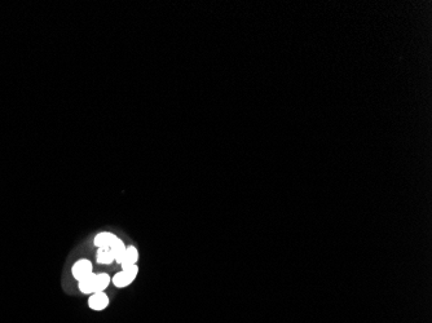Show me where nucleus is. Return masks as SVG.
Returning a JSON list of instances; mask_svg holds the SVG:
<instances>
[{"instance_id": "f257e3e1", "label": "nucleus", "mask_w": 432, "mask_h": 323, "mask_svg": "<svg viewBox=\"0 0 432 323\" xmlns=\"http://www.w3.org/2000/svg\"><path fill=\"white\" fill-rule=\"evenodd\" d=\"M137 273H139L137 265H132V267H128L126 269H122V270L118 271L117 274L112 278V283L115 287H118V288L127 287V286H130L133 282V279L136 278Z\"/></svg>"}, {"instance_id": "f03ea898", "label": "nucleus", "mask_w": 432, "mask_h": 323, "mask_svg": "<svg viewBox=\"0 0 432 323\" xmlns=\"http://www.w3.org/2000/svg\"><path fill=\"white\" fill-rule=\"evenodd\" d=\"M94 273V269H92V263L90 260L82 259L78 260L74 265L72 267V274L73 277L76 279V281H82L86 277L91 275Z\"/></svg>"}, {"instance_id": "7ed1b4c3", "label": "nucleus", "mask_w": 432, "mask_h": 323, "mask_svg": "<svg viewBox=\"0 0 432 323\" xmlns=\"http://www.w3.org/2000/svg\"><path fill=\"white\" fill-rule=\"evenodd\" d=\"M108 305H109V297L104 292L92 293L90 299H88V306L92 310H96V312L104 310V309L108 308Z\"/></svg>"}, {"instance_id": "20e7f679", "label": "nucleus", "mask_w": 432, "mask_h": 323, "mask_svg": "<svg viewBox=\"0 0 432 323\" xmlns=\"http://www.w3.org/2000/svg\"><path fill=\"white\" fill-rule=\"evenodd\" d=\"M117 235L113 233H109V232H101L98 233L94 239V243L96 247L98 248H110L113 242L117 239Z\"/></svg>"}, {"instance_id": "39448f33", "label": "nucleus", "mask_w": 432, "mask_h": 323, "mask_svg": "<svg viewBox=\"0 0 432 323\" xmlns=\"http://www.w3.org/2000/svg\"><path fill=\"white\" fill-rule=\"evenodd\" d=\"M137 259H139V252L136 250V247L133 246H130V247L126 248V252H124V256L122 261H120V265H122V269H126L128 267H132V265H136L137 263Z\"/></svg>"}, {"instance_id": "423d86ee", "label": "nucleus", "mask_w": 432, "mask_h": 323, "mask_svg": "<svg viewBox=\"0 0 432 323\" xmlns=\"http://www.w3.org/2000/svg\"><path fill=\"white\" fill-rule=\"evenodd\" d=\"M94 279H96V274L92 273L82 281H79V291L82 293H87V295L94 293Z\"/></svg>"}, {"instance_id": "0eeeda50", "label": "nucleus", "mask_w": 432, "mask_h": 323, "mask_svg": "<svg viewBox=\"0 0 432 323\" xmlns=\"http://www.w3.org/2000/svg\"><path fill=\"white\" fill-rule=\"evenodd\" d=\"M109 283H112V278L106 273H100V274H96V279H94V292H104Z\"/></svg>"}, {"instance_id": "6e6552de", "label": "nucleus", "mask_w": 432, "mask_h": 323, "mask_svg": "<svg viewBox=\"0 0 432 323\" xmlns=\"http://www.w3.org/2000/svg\"><path fill=\"white\" fill-rule=\"evenodd\" d=\"M126 248L127 247L124 246L123 241H122V239H119V238H117V239L113 242V244H112L110 250H112V252H113L114 261H117L118 264H120V261H122V259H123L124 252H126Z\"/></svg>"}, {"instance_id": "1a4fd4ad", "label": "nucleus", "mask_w": 432, "mask_h": 323, "mask_svg": "<svg viewBox=\"0 0 432 323\" xmlns=\"http://www.w3.org/2000/svg\"><path fill=\"white\" fill-rule=\"evenodd\" d=\"M96 260H97L98 264H104V265H108V264L114 263V255L110 248H98L97 255H96Z\"/></svg>"}]
</instances>
